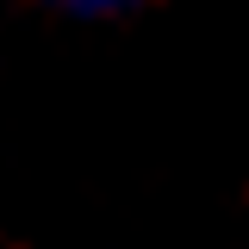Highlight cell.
Returning <instances> with one entry per match:
<instances>
[{
	"label": "cell",
	"instance_id": "1",
	"mask_svg": "<svg viewBox=\"0 0 249 249\" xmlns=\"http://www.w3.org/2000/svg\"><path fill=\"white\" fill-rule=\"evenodd\" d=\"M62 13H75V19H119L131 6H143V0H56Z\"/></svg>",
	"mask_w": 249,
	"mask_h": 249
}]
</instances>
